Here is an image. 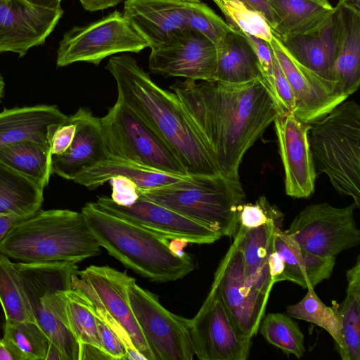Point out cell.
<instances>
[{
    "instance_id": "6f0895ef",
    "label": "cell",
    "mask_w": 360,
    "mask_h": 360,
    "mask_svg": "<svg viewBox=\"0 0 360 360\" xmlns=\"http://www.w3.org/2000/svg\"><path fill=\"white\" fill-rule=\"evenodd\" d=\"M184 2H189V3H193V2H200L201 0H179Z\"/></svg>"
},
{
    "instance_id": "4316f807",
    "label": "cell",
    "mask_w": 360,
    "mask_h": 360,
    "mask_svg": "<svg viewBox=\"0 0 360 360\" xmlns=\"http://www.w3.org/2000/svg\"><path fill=\"white\" fill-rule=\"evenodd\" d=\"M117 176L131 179L139 189L162 186L184 177L168 174L109 154L104 160L81 172L72 181L89 189H95Z\"/></svg>"
},
{
    "instance_id": "5bb4252c",
    "label": "cell",
    "mask_w": 360,
    "mask_h": 360,
    "mask_svg": "<svg viewBox=\"0 0 360 360\" xmlns=\"http://www.w3.org/2000/svg\"><path fill=\"white\" fill-rule=\"evenodd\" d=\"M233 240L221 260L213 282L238 330L252 339L264 317L269 295L256 290L245 273L242 252Z\"/></svg>"
},
{
    "instance_id": "d6986e66",
    "label": "cell",
    "mask_w": 360,
    "mask_h": 360,
    "mask_svg": "<svg viewBox=\"0 0 360 360\" xmlns=\"http://www.w3.org/2000/svg\"><path fill=\"white\" fill-rule=\"evenodd\" d=\"M63 14L60 6L47 8L24 0H0V53L14 52L23 57L32 47L44 44Z\"/></svg>"
},
{
    "instance_id": "7a4b0ae2",
    "label": "cell",
    "mask_w": 360,
    "mask_h": 360,
    "mask_svg": "<svg viewBox=\"0 0 360 360\" xmlns=\"http://www.w3.org/2000/svg\"><path fill=\"white\" fill-rule=\"evenodd\" d=\"M105 69L115 80L117 98L130 107L169 146L188 175L221 174L193 120L174 92L158 86L129 55L110 57Z\"/></svg>"
},
{
    "instance_id": "9f6ffc18",
    "label": "cell",
    "mask_w": 360,
    "mask_h": 360,
    "mask_svg": "<svg viewBox=\"0 0 360 360\" xmlns=\"http://www.w3.org/2000/svg\"><path fill=\"white\" fill-rule=\"evenodd\" d=\"M5 82L3 77L0 74V99L3 97L4 94Z\"/></svg>"
},
{
    "instance_id": "74e56055",
    "label": "cell",
    "mask_w": 360,
    "mask_h": 360,
    "mask_svg": "<svg viewBox=\"0 0 360 360\" xmlns=\"http://www.w3.org/2000/svg\"><path fill=\"white\" fill-rule=\"evenodd\" d=\"M4 332L30 360H45L51 341L37 323L6 321Z\"/></svg>"
},
{
    "instance_id": "e575fe53",
    "label": "cell",
    "mask_w": 360,
    "mask_h": 360,
    "mask_svg": "<svg viewBox=\"0 0 360 360\" xmlns=\"http://www.w3.org/2000/svg\"><path fill=\"white\" fill-rule=\"evenodd\" d=\"M286 311L290 317L314 323L326 330L333 338L339 355H342L344 342L340 317L334 307H328L320 300L314 288H308L305 296L288 306Z\"/></svg>"
},
{
    "instance_id": "836d02e7",
    "label": "cell",
    "mask_w": 360,
    "mask_h": 360,
    "mask_svg": "<svg viewBox=\"0 0 360 360\" xmlns=\"http://www.w3.org/2000/svg\"><path fill=\"white\" fill-rule=\"evenodd\" d=\"M0 304L6 321H30L37 323L15 263L12 262L8 256L1 252Z\"/></svg>"
},
{
    "instance_id": "d590c367",
    "label": "cell",
    "mask_w": 360,
    "mask_h": 360,
    "mask_svg": "<svg viewBox=\"0 0 360 360\" xmlns=\"http://www.w3.org/2000/svg\"><path fill=\"white\" fill-rule=\"evenodd\" d=\"M259 330L267 342L284 353L298 359L305 354L304 334L290 316L281 313L269 314L263 318Z\"/></svg>"
},
{
    "instance_id": "30bf717a",
    "label": "cell",
    "mask_w": 360,
    "mask_h": 360,
    "mask_svg": "<svg viewBox=\"0 0 360 360\" xmlns=\"http://www.w3.org/2000/svg\"><path fill=\"white\" fill-rule=\"evenodd\" d=\"M148 47L122 12L115 11L84 26L65 32L59 43L56 65L64 67L77 62L98 65L108 56L137 53Z\"/></svg>"
},
{
    "instance_id": "7c38bea8",
    "label": "cell",
    "mask_w": 360,
    "mask_h": 360,
    "mask_svg": "<svg viewBox=\"0 0 360 360\" xmlns=\"http://www.w3.org/2000/svg\"><path fill=\"white\" fill-rule=\"evenodd\" d=\"M131 309L155 360H192L189 319L166 309L136 281L127 288Z\"/></svg>"
},
{
    "instance_id": "f546056e",
    "label": "cell",
    "mask_w": 360,
    "mask_h": 360,
    "mask_svg": "<svg viewBox=\"0 0 360 360\" xmlns=\"http://www.w3.org/2000/svg\"><path fill=\"white\" fill-rule=\"evenodd\" d=\"M217 49L215 82L242 84L259 77L255 55L241 34L230 31Z\"/></svg>"
},
{
    "instance_id": "d6a6232c",
    "label": "cell",
    "mask_w": 360,
    "mask_h": 360,
    "mask_svg": "<svg viewBox=\"0 0 360 360\" xmlns=\"http://www.w3.org/2000/svg\"><path fill=\"white\" fill-rule=\"evenodd\" d=\"M346 297L340 304H334L340 317L344 342L342 360H360V257L347 271Z\"/></svg>"
},
{
    "instance_id": "8992f818",
    "label": "cell",
    "mask_w": 360,
    "mask_h": 360,
    "mask_svg": "<svg viewBox=\"0 0 360 360\" xmlns=\"http://www.w3.org/2000/svg\"><path fill=\"white\" fill-rule=\"evenodd\" d=\"M309 141L315 167L335 191L360 207V107L344 101L312 124Z\"/></svg>"
},
{
    "instance_id": "816d5d0a",
    "label": "cell",
    "mask_w": 360,
    "mask_h": 360,
    "mask_svg": "<svg viewBox=\"0 0 360 360\" xmlns=\"http://www.w3.org/2000/svg\"><path fill=\"white\" fill-rule=\"evenodd\" d=\"M21 218L6 214L0 213V241L5 237L11 228Z\"/></svg>"
},
{
    "instance_id": "8d00e7d4",
    "label": "cell",
    "mask_w": 360,
    "mask_h": 360,
    "mask_svg": "<svg viewBox=\"0 0 360 360\" xmlns=\"http://www.w3.org/2000/svg\"><path fill=\"white\" fill-rule=\"evenodd\" d=\"M214 3L225 17L232 31L255 37L270 43L274 34L271 28L259 12L239 0H216Z\"/></svg>"
},
{
    "instance_id": "f907efd6",
    "label": "cell",
    "mask_w": 360,
    "mask_h": 360,
    "mask_svg": "<svg viewBox=\"0 0 360 360\" xmlns=\"http://www.w3.org/2000/svg\"><path fill=\"white\" fill-rule=\"evenodd\" d=\"M250 8L261 13L268 21L270 27L272 25V18L269 8L267 0H239Z\"/></svg>"
},
{
    "instance_id": "4dcf8cb0",
    "label": "cell",
    "mask_w": 360,
    "mask_h": 360,
    "mask_svg": "<svg viewBox=\"0 0 360 360\" xmlns=\"http://www.w3.org/2000/svg\"><path fill=\"white\" fill-rule=\"evenodd\" d=\"M56 315L76 338L79 346L89 344L101 349L97 316L90 300L71 288L56 293Z\"/></svg>"
},
{
    "instance_id": "f1b7e54d",
    "label": "cell",
    "mask_w": 360,
    "mask_h": 360,
    "mask_svg": "<svg viewBox=\"0 0 360 360\" xmlns=\"http://www.w3.org/2000/svg\"><path fill=\"white\" fill-rule=\"evenodd\" d=\"M51 146L23 140L0 146V162L44 189L52 170Z\"/></svg>"
},
{
    "instance_id": "52a82bcc",
    "label": "cell",
    "mask_w": 360,
    "mask_h": 360,
    "mask_svg": "<svg viewBox=\"0 0 360 360\" xmlns=\"http://www.w3.org/2000/svg\"><path fill=\"white\" fill-rule=\"evenodd\" d=\"M134 281L125 271L91 265L72 275V288L90 300L96 316L125 345L127 354L138 350L146 360H155L130 307L127 288Z\"/></svg>"
},
{
    "instance_id": "5b68a950",
    "label": "cell",
    "mask_w": 360,
    "mask_h": 360,
    "mask_svg": "<svg viewBox=\"0 0 360 360\" xmlns=\"http://www.w3.org/2000/svg\"><path fill=\"white\" fill-rule=\"evenodd\" d=\"M138 192L140 197L231 238L238 231V212L245 199L239 178L222 174L188 175Z\"/></svg>"
},
{
    "instance_id": "e0dca14e",
    "label": "cell",
    "mask_w": 360,
    "mask_h": 360,
    "mask_svg": "<svg viewBox=\"0 0 360 360\" xmlns=\"http://www.w3.org/2000/svg\"><path fill=\"white\" fill-rule=\"evenodd\" d=\"M96 208L122 218L168 240L188 243L212 244L221 234L208 226L142 197L129 206L115 203L111 198L100 196L91 202Z\"/></svg>"
},
{
    "instance_id": "681fc988",
    "label": "cell",
    "mask_w": 360,
    "mask_h": 360,
    "mask_svg": "<svg viewBox=\"0 0 360 360\" xmlns=\"http://www.w3.org/2000/svg\"><path fill=\"white\" fill-rule=\"evenodd\" d=\"M79 1L86 11L95 12L117 6L122 0H79Z\"/></svg>"
},
{
    "instance_id": "f6af8a7d",
    "label": "cell",
    "mask_w": 360,
    "mask_h": 360,
    "mask_svg": "<svg viewBox=\"0 0 360 360\" xmlns=\"http://www.w3.org/2000/svg\"><path fill=\"white\" fill-rule=\"evenodd\" d=\"M111 199L117 205L129 206L139 198L137 185L130 179L117 176L110 180Z\"/></svg>"
},
{
    "instance_id": "ab89813d",
    "label": "cell",
    "mask_w": 360,
    "mask_h": 360,
    "mask_svg": "<svg viewBox=\"0 0 360 360\" xmlns=\"http://www.w3.org/2000/svg\"><path fill=\"white\" fill-rule=\"evenodd\" d=\"M284 215L269 202L265 195L259 196L254 203H243L238 212V224L245 228H257L264 224L276 223L283 225Z\"/></svg>"
},
{
    "instance_id": "ba28073f",
    "label": "cell",
    "mask_w": 360,
    "mask_h": 360,
    "mask_svg": "<svg viewBox=\"0 0 360 360\" xmlns=\"http://www.w3.org/2000/svg\"><path fill=\"white\" fill-rule=\"evenodd\" d=\"M100 119L109 154L168 174L188 176L169 146L120 99Z\"/></svg>"
},
{
    "instance_id": "680465c9",
    "label": "cell",
    "mask_w": 360,
    "mask_h": 360,
    "mask_svg": "<svg viewBox=\"0 0 360 360\" xmlns=\"http://www.w3.org/2000/svg\"><path fill=\"white\" fill-rule=\"evenodd\" d=\"M213 1H214V2L216 0H213Z\"/></svg>"
},
{
    "instance_id": "ee69618b",
    "label": "cell",
    "mask_w": 360,
    "mask_h": 360,
    "mask_svg": "<svg viewBox=\"0 0 360 360\" xmlns=\"http://www.w3.org/2000/svg\"><path fill=\"white\" fill-rule=\"evenodd\" d=\"M101 349L111 360H126L127 347L111 329L97 317Z\"/></svg>"
},
{
    "instance_id": "9c48e42d",
    "label": "cell",
    "mask_w": 360,
    "mask_h": 360,
    "mask_svg": "<svg viewBox=\"0 0 360 360\" xmlns=\"http://www.w3.org/2000/svg\"><path fill=\"white\" fill-rule=\"evenodd\" d=\"M24 289L38 325L65 356L79 360V345L56 315V295L72 288V276L78 271L75 263L15 262Z\"/></svg>"
},
{
    "instance_id": "f35d334b",
    "label": "cell",
    "mask_w": 360,
    "mask_h": 360,
    "mask_svg": "<svg viewBox=\"0 0 360 360\" xmlns=\"http://www.w3.org/2000/svg\"><path fill=\"white\" fill-rule=\"evenodd\" d=\"M186 26L209 39L216 46L231 31L224 20L201 1L187 2Z\"/></svg>"
},
{
    "instance_id": "6da1fadb",
    "label": "cell",
    "mask_w": 360,
    "mask_h": 360,
    "mask_svg": "<svg viewBox=\"0 0 360 360\" xmlns=\"http://www.w3.org/2000/svg\"><path fill=\"white\" fill-rule=\"evenodd\" d=\"M170 89L193 120L222 175L239 178L244 155L278 115L260 79L242 84L186 79Z\"/></svg>"
},
{
    "instance_id": "11a10c76",
    "label": "cell",
    "mask_w": 360,
    "mask_h": 360,
    "mask_svg": "<svg viewBox=\"0 0 360 360\" xmlns=\"http://www.w3.org/2000/svg\"><path fill=\"white\" fill-rule=\"evenodd\" d=\"M65 360V356L60 350L52 343L50 342L45 360Z\"/></svg>"
},
{
    "instance_id": "b9f144b4",
    "label": "cell",
    "mask_w": 360,
    "mask_h": 360,
    "mask_svg": "<svg viewBox=\"0 0 360 360\" xmlns=\"http://www.w3.org/2000/svg\"><path fill=\"white\" fill-rule=\"evenodd\" d=\"M272 55L276 105L278 115L292 112L295 106L292 89L278 60L273 53Z\"/></svg>"
},
{
    "instance_id": "cb8c5ba5",
    "label": "cell",
    "mask_w": 360,
    "mask_h": 360,
    "mask_svg": "<svg viewBox=\"0 0 360 360\" xmlns=\"http://www.w3.org/2000/svg\"><path fill=\"white\" fill-rule=\"evenodd\" d=\"M335 8L336 54L331 80L349 97L360 84V15Z\"/></svg>"
},
{
    "instance_id": "f5cc1de1",
    "label": "cell",
    "mask_w": 360,
    "mask_h": 360,
    "mask_svg": "<svg viewBox=\"0 0 360 360\" xmlns=\"http://www.w3.org/2000/svg\"><path fill=\"white\" fill-rule=\"evenodd\" d=\"M335 7L360 15V0H339Z\"/></svg>"
},
{
    "instance_id": "60d3db41",
    "label": "cell",
    "mask_w": 360,
    "mask_h": 360,
    "mask_svg": "<svg viewBox=\"0 0 360 360\" xmlns=\"http://www.w3.org/2000/svg\"><path fill=\"white\" fill-rule=\"evenodd\" d=\"M240 34L246 39L253 51L257 59L259 73V78L269 91L276 104L273 73V55L269 43L251 35L245 34Z\"/></svg>"
},
{
    "instance_id": "3957f363",
    "label": "cell",
    "mask_w": 360,
    "mask_h": 360,
    "mask_svg": "<svg viewBox=\"0 0 360 360\" xmlns=\"http://www.w3.org/2000/svg\"><path fill=\"white\" fill-rule=\"evenodd\" d=\"M0 252L22 263H75L100 255L101 246L82 212L39 209L16 222Z\"/></svg>"
},
{
    "instance_id": "603a6c76",
    "label": "cell",
    "mask_w": 360,
    "mask_h": 360,
    "mask_svg": "<svg viewBox=\"0 0 360 360\" xmlns=\"http://www.w3.org/2000/svg\"><path fill=\"white\" fill-rule=\"evenodd\" d=\"M273 34L279 39L309 34L323 27L336 8L328 0H267Z\"/></svg>"
},
{
    "instance_id": "484cf974",
    "label": "cell",
    "mask_w": 360,
    "mask_h": 360,
    "mask_svg": "<svg viewBox=\"0 0 360 360\" xmlns=\"http://www.w3.org/2000/svg\"><path fill=\"white\" fill-rule=\"evenodd\" d=\"M277 226L282 228L274 222L250 229L238 226L233 236L243 255L247 279L256 290L269 295L275 284L269 274V258Z\"/></svg>"
},
{
    "instance_id": "2e32d148",
    "label": "cell",
    "mask_w": 360,
    "mask_h": 360,
    "mask_svg": "<svg viewBox=\"0 0 360 360\" xmlns=\"http://www.w3.org/2000/svg\"><path fill=\"white\" fill-rule=\"evenodd\" d=\"M217 64L216 45L188 28L150 49L148 58V67L153 73L196 81H214Z\"/></svg>"
},
{
    "instance_id": "44dd1931",
    "label": "cell",
    "mask_w": 360,
    "mask_h": 360,
    "mask_svg": "<svg viewBox=\"0 0 360 360\" xmlns=\"http://www.w3.org/2000/svg\"><path fill=\"white\" fill-rule=\"evenodd\" d=\"M75 135L63 154L53 155L52 170L63 179L73 180L83 170L104 160L109 155L101 119L89 109L80 108Z\"/></svg>"
},
{
    "instance_id": "83f0119b",
    "label": "cell",
    "mask_w": 360,
    "mask_h": 360,
    "mask_svg": "<svg viewBox=\"0 0 360 360\" xmlns=\"http://www.w3.org/2000/svg\"><path fill=\"white\" fill-rule=\"evenodd\" d=\"M280 40L301 64L331 80L336 54L335 13L323 27L315 32Z\"/></svg>"
},
{
    "instance_id": "bcb514c9",
    "label": "cell",
    "mask_w": 360,
    "mask_h": 360,
    "mask_svg": "<svg viewBox=\"0 0 360 360\" xmlns=\"http://www.w3.org/2000/svg\"><path fill=\"white\" fill-rule=\"evenodd\" d=\"M0 360H30L27 356L8 338H0Z\"/></svg>"
},
{
    "instance_id": "c3c4849f",
    "label": "cell",
    "mask_w": 360,
    "mask_h": 360,
    "mask_svg": "<svg viewBox=\"0 0 360 360\" xmlns=\"http://www.w3.org/2000/svg\"><path fill=\"white\" fill-rule=\"evenodd\" d=\"M111 359L101 348L89 344L79 346V360Z\"/></svg>"
},
{
    "instance_id": "8fae6325",
    "label": "cell",
    "mask_w": 360,
    "mask_h": 360,
    "mask_svg": "<svg viewBox=\"0 0 360 360\" xmlns=\"http://www.w3.org/2000/svg\"><path fill=\"white\" fill-rule=\"evenodd\" d=\"M355 207L354 203L344 207L328 202L307 205L285 231L306 251L323 258L335 257L360 243Z\"/></svg>"
},
{
    "instance_id": "ffe728a7",
    "label": "cell",
    "mask_w": 360,
    "mask_h": 360,
    "mask_svg": "<svg viewBox=\"0 0 360 360\" xmlns=\"http://www.w3.org/2000/svg\"><path fill=\"white\" fill-rule=\"evenodd\" d=\"M186 4L179 0H125L122 14L153 49L187 28Z\"/></svg>"
},
{
    "instance_id": "7bdbcfd3",
    "label": "cell",
    "mask_w": 360,
    "mask_h": 360,
    "mask_svg": "<svg viewBox=\"0 0 360 360\" xmlns=\"http://www.w3.org/2000/svg\"><path fill=\"white\" fill-rule=\"evenodd\" d=\"M78 121L77 111L68 117L59 125L51 142L52 155L63 154L69 148L75 135Z\"/></svg>"
},
{
    "instance_id": "db71d44e",
    "label": "cell",
    "mask_w": 360,
    "mask_h": 360,
    "mask_svg": "<svg viewBox=\"0 0 360 360\" xmlns=\"http://www.w3.org/2000/svg\"><path fill=\"white\" fill-rule=\"evenodd\" d=\"M29 4L37 6L47 8H56L60 6V2L63 0H24Z\"/></svg>"
},
{
    "instance_id": "1f68e13d",
    "label": "cell",
    "mask_w": 360,
    "mask_h": 360,
    "mask_svg": "<svg viewBox=\"0 0 360 360\" xmlns=\"http://www.w3.org/2000/svg\"><path fill=\"white\" fill-rule=\"evenodd\" d=\"M44 189L0 162V213L26 218L41 209Z\"/></svg>"
},
{
    "instance_id": "7402d4cb",
    "label": "cell",
    "mask_w": 360,
    "mask_h": 360,
    "mask_svg": "<svg viewBox=\"0 0 360 360\" xmlns=\"http://www.w3.org/2000/svg\"><path fill=\"white\" fill-rule=\"evenodd\" d=\"M67 117L55 105L4 108L0 112V146L23 140L51 146L54 133Z\"/></svg>"
},
{
    "instance_id": "ac0fdd59",
    "label": "cell",
    "mask_w": 360,
    "mask_h": 360,
    "mask_svg": "<svg viewBox=\"0 0 360 360\" xmlns=\"http://www.w3.org/2000/svg\"><path fill=\"white\" fill-rule=\"evenodd\" d=\"M285 174L286 195L308 198L314 192L316 167L309 141V124L293 112L278 115L274 122Z\"/></svg>"
},
{
    "instance_id": "d4e9b609",
    "label": "cell",
    "mask_w": 360,
    "mask_h": 360,
    "mask_svg": "<svg viewBox=\"0 0 360 360\" xmlns=\"http://www.w3.org/2000/svg\"><path fill=\"white\" fill-rule=\"evenodd\" d=\"M273 240L284 263L281 281H290L308 289L331 276L335 257L323 258L306 251L278 226L274 229Z\"/></svg>"
},
{
    "instance_id": "4fadbf2b",
    "label": "cell",
    "mask_w": 360,
    "mask_h": 360,
    "mask_svg": "<svg viewBox=\"0 0 360 360\" xmlns=\"http://www.w3.org/2000/svg\"><path fill=\"white\" fill-rule=\"evenodd\" d=\"M195 355L200 360H246L251 339L243 335L230 316L212 282L195 316L189 319Z\"/></svg>"
},
{
    "instance_id": "277c9868",
    "label": "cell",
    "mask_w": 360,
    "mask_h": 360,
    "mask_svg": "<svg viewBox=\"0 0 360 360\" xmlns=\"http://www.w3.org/2000/svg\"><path fill=\"white\" fill-rule=\"evenodd\" d=\"M81 212L98 244L141 276L165 283L182 278L195 269L191 255L174 254L167 238L105 212L91 202L86 203Z\"/></svg>"
},
{
    "instance_id": "7dc6e473",
    "label": "cell",
    "mask_w": 360,
    "mask_h": 360,
    "mask_svg": "<svg viewBox=\"0 0 360 360\" xmlns=\"http://www.w3.org/2000/svg\"><path fill=\"white\" fill-rule=\"evenodd\" d=\"M269 269L272 281L274 283L281 282L284 271V263L281 255L276 250L274 244L269 258Z\"/></svg>"
},
{
    "instance_id": "9a60e30c",
    "label": "cell",
    "mask_w": 360,
    "mask_h": 360,
    "mask_svg": "<svg viewBox=\"0 0 360 360\" xmlns=\"http://www.w3.org/2000/svg\"><path fill=\"white\" fill-rule=\"evenodd\" d=\"M269 44L292 89L295 100L292 112L300 121L312 124L348 98L335 82L301 64L276 36Z\"/></svg>"
}]
</instances>
